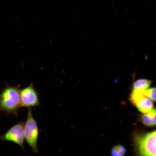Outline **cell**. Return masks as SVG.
I'll return each instance as SVG.
<instances>
[{"mask_svg":"<svg viewBox=\"0 0 156 156\" xmlns=\"http://www.w3.org/2000/svg\"><path fill=\"white\" fill-rule=\"evenodd\" d=\"M152 81L151 80L144 79H138L133 84V90L143 92L150 86Z\"/></svg>","mask_w":156,"mask_h":156,"instance_id":"obj_8","label":"cell"},{"mask_svg":"<svg viewBox=\"0 0 156 156\" xmlns=\"http://www.w3.org/2000/svg\"><path fill=\"white\" fill-rule=\"evenodd\" d=\"M141 120L145 125L152 126L156 125V109H153L142 116Z\"/></svg>","mask_w":156,"mask_h":156,"instance_id":"obj_7","label":"cell"},{"mask_svg":"<svg viewBox=\"0 0 156 156\" xmlns=\"http://www.w3.org/2000/svg\"><path fill=\"white\" fill-rule=\"evenodd\" d=\"M20 90L16 87H7L0 94V111L17 116V110L21 107Z\"/></svg>","mask_w":156,"mask_h":156,"instance_id":"obj_1","label":"cell"},{"mask_svg":"<svg viewBox=\"0 0 156 156\" xmlns=\"http://www.w3.org/2000/svg\"><path fill=\"white\" fill-rule=\"evenodd\" d=\"M21 107H31L39 105L38 94L31 83L20 91Z\"/></svg>","mask_w":156,"mask_h":156,"instance_id":"obj_6","label":"cell"},{"mask_svg":"<svg viewBox=\"0 0 156 156\" xmlns=\"http://www.w3.org/2000/svg\"><path fill=\"white\" fill-rule=\"evenodd\" d=\"M130 99L138 109L144 114H147L153 109V105L151 100L143 92L133 90Z\"/></svg>","mask_w":156,"mask_h":156,"instance_id":"obj_5","label":"cell"},{"mask_svg":"<svg viewBox=\"0 0 156 156\" xmlns=\"http://www.w3.org/2000/svg\"><path fill=\"white\" fill-rule=\"evenodd\" d=\"M24 123L23 122L18 123L3 135L1 137L0 140L12 142L19 145L24 150Z\"/></svg>","mask_w":156,"mask_h":156,"instance_id":"obj_4","label":"cell"},{"mask_svg":"<svg viewBox=\"0 0 156 156\" xmlns=\"http://www.w3.org/2000/svg\"><path fill=\"white\" fill-rule=\"evenodd\" d=\"M24 132L25 139L27 142L34 153H37L38 129L36 122L33 116L31 107H29L28 109L27 117L24 125Z\"/></svg>","mask_w":156,"mask_h":156,"instance_id":"obj_3","label":"cell"},{"mask_svg":"<svg viewBox=\"0 0 156 156\" xmlns=\"http://www.w3.org/2000/svg\"><path fill=\"white\" fill-rule=\"evenodd\" d=\"M114 147L120 153L124 154L126 152V149L125 147L121 145L116 146Z\"/></svg>","mask_w":156,"mask_h":156,"instance_id":"obj_11","label":"cell"},{"mask_svg":"<svg viewBox=\"0 0 156 156\" xmlns=\"http://www.w3.org/2000/svg\"><path fill=\"white\" fill-rule=\"evenodd\" d=\"M135 140L140 155L156 156V131L137 135Z\"/></svg>","mask_w":156,"mask_h":156,"instance_id":"obj_2","label":"cell"},{"mask_svg":"<svg viewBox=\"0 0 156 156\" xmlns=\"http://www.w3.org/2000/svg\"><path fill=\"white\" fill-rule=\"evenodd\" d=\"M142 92L151 100L156 101V87L147 89Z\"/></svg>","mask_w":156,"mask_h":156,"instance_id":"obj_9","label":"cell"},{"mask_svg":"<svg viewBox=\"0 0 156 156\" xmlns=\"http://www.w3.org/2000/svg\"><path fill=\"white\" fill-rule=\"evenodd\" d=\"M111 153L112 155L114 156H121L124 155V154L120 153L114 147L111 150Z\"/></svg>","mask_w":156,"mask_h":156,"instance_id":"obj_10","label":"cell"}]
</instances>
